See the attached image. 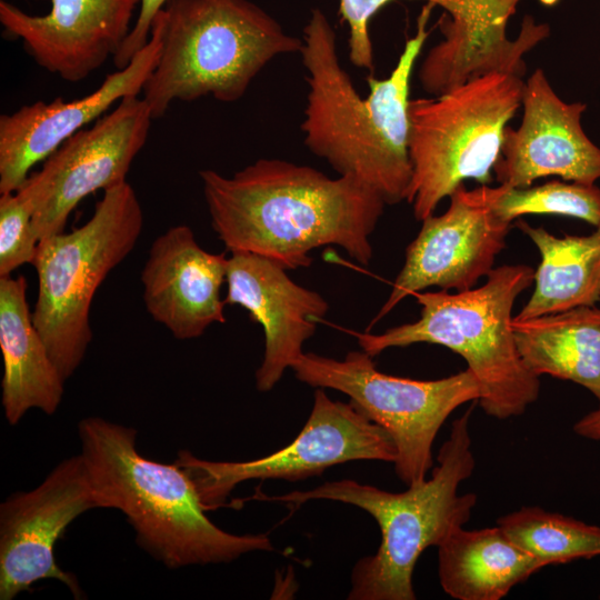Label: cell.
I'll use <instances>...</instances> for the list:
<instances>
[{
	"mask_svg": "<svg viewBox=\"0 0 600 600\" xmlns=\"http://www.w3.org/2000/svg\"><path fill=\"white\" fill-rule=\"evenodd\" d=\"M199 176L212 228L230 253H256L287 270L311 266L310 252L326 246L363 266L372 259L370 236L387 203L356 177L263 158L231 177L210 169Z\"/></svg>",
	"mask_w": 600,
	"mask_h": 600,
	"instance_id": "obj_1",
	"label": "cell"
},
{
	"mask_svg": "<svg viewBox=\"0 0 600 600\" xmlns=\"http://www.w3.org/2000/svg\"><path fill=\"white\" fill-rule=\"evenodd\" d=\"M432 7L431 2L423 7L417 33L407 40L391 73L367 79L366 98L340 63L336 32L327 16L313 9L303 29L300 53L309 87L301 123L304 144L340 176L369 184L387 204L407 200L412 179L410 80L429 34Z\"/></svg>",
	"mask_w": 600,
	"mask_h": 600,
	"instance_id": "obj_2",
	"label": "cell"
},
{
	"mask_svg": "<svg viewBox=\"0 0 600 600\" xmlns=\"http://www.w3.org/2000/svg\"><path fill=\"white\" fill-rule=\"evenodd\" d=\"M78 433L100 508L120 510L137 543L167 568L226 563L273 550L266 533L233 534L216 526L189 473L177 461L164 464L142 457L133 428L88 417Z\"/></svg>",
	"mask_w": 600,
	"mask_h": 600,
	"instance_id": "obj_3",
	"label": "cell"
},
{
	"mask_svg": "<svg viewBox=\"0 0 600 600\" xmlns=\"http://www.w3.org/2000/svg\"><path fill=\"white\" fill-rule=\"evenodd\" d=\"M472 408L452 422L441 446L430 479L390 492L356 480L327 481L302 491L261 494L266 501L300 506L311 500H331L356 506L378 523V550L356 562L349 600H414L412 574L421 553L438 547L453 530L463 527L477 504L474 493L458 488L474 469L469 421Z\"/></svg>",
	"mask_w": 600,
	"mask_h": 600,
	"instance_id": "obj_4",
	"label": "cell"
},
{
	"mask_svg": "<svg viewBox=\"0 0 600 600\" xmlns=\"http://www.w3.org/2000/svg\"><path fill=\"white\" fill-rule=\"evenodd\" d=\"M154 19L161 51L142 90L153 119L176 100L236 102L272 59L303 46L249 0H169Z\"/></svg>",
	"mask_w": 600,
	"mask_h": 600,
	"instance_id": "obj_5",
	"label": "cell"
},
{
	"mask_svg": "<svg viewBox=\"0 0 600 600\" xmlns=\"http://www.w3.org/2000/svg\"><path fill=\"white\" fill-rule=\"evenodd\" d=\"M534 270L527 264L493 268L486 282L462 292L420 291L413 296L420 318L373 334L353 332L372 358L394 347L443 346L461 356L476 376L482 410L504 420L521 416L540 392V378L523 363L511 329L518 296L531 287Z\"/></svg>",
	"mask_w": 600,
	"mask_h": 600,
	"instance_id": "obj_6",
	"label": "cell"
},
{
	"mask_svg": "<svg viewBox=\"0 0 600 600\" xmlns=\"http://www.w3.org/2000/svg\"><path fill=\"white\" fill-rule=\"evenodd\" d=\"M142 224L141 204L126 181L103 191L84 224L39 242L32 321L64 380L80 366L91 342L94 293L132 251Z\"/></svg>",
	"mask_w": 600,
	"mask_h": 600,
	"instance_id": "obj_7",
	"label": "cell"
},
{
	"mask_svg": "<svg viewBox=\"0 0 600 600\" xmlns=\"http://www.w3.org/2000/svg\"><path fill=\"white\" fill-rule=\"evenodd\" d=\"M522 78L487 73L434 98L409 101L412 179L407 200L414 218L433 214L467 179L492 181L507 123L522 103Z\"/></svg>",
	"mask_w": 600,
	"mask_h": 600,
	"instance_id": "obj_8",
	"label": "cell"
},
{
	"mask_svg": "<svg viewBox=\"0 0 600 600\" xmlns=\"http://www.w3.org/2000/svg\"><path fill=\"white\" fill-rule=\"evenodd\" d=\"M291 369L313 388L333 389L392 438L398 478L408 487L427 479L432 468V444L447 418L460 406L478 401L481 389L467 368L437 380H414L386 374L372 357L350 351L338 360L303 352Z\"/></svg>",
	"mask_w": 600,
	"mask_h": 600,
	"instance_id": "obj_9",
	"label": "cell"
},
{
	"mask_svg": "<svg viewBox=\"0 0 600 600\" xmlns=\"http://www.w3.org/2000/svg\"><path fill=\"white\" fill-rule=\"evenodd\" d=\"M390 434L369 420L350 401L332 400L316 388L308 420L286 447L249 461H208L188 451L177 462L189 473L207 510L226 504L231 491L248 480L299 481L328 468L352 461L394 462Z\"/></svg>",
	"mask_w": 600,
	"mask_h": 600,
	"instance_id": "obj_10",
	"label": "cell"
},
{
	"mask_svg": "<svg viewBox=\"0 0 600 600\" xmlns=\"http://www.w3.org/2000/svg\"><path fill=\"white\" fill-rule=\"evenodd\" d=\"M147 101L126 97L89 128L67 139L16 191L32 213L39 242L62 233L82 199L127 181L144 146L151 120Z\"/></svg>",
	"mask_w": 600,
	"mask_h": 600,
	"instance_id": "obj_11",
	"label": "cell"
},
{
	"mask_svg": "<svg viewBox=\"0 0 600 600\" xmlns=\"http://www.w3.org/2000/svg\"><path fill=\"white\" fill-rule=\"evenodd\" d=\"M449 198L444 213L422 220L391 293L367 331L409 296L429 287L467 291L494 268L511 223L493 211L488 186L468 190L462 183Z\"/></svg>",
	"mask_w": 600,
	"mask_h": 600,
	"instance_id": "obj_12",
	"label": "cell"
},
{
	"mask_svg": "<svg viewBox=\"0 0 600 600\" xmlns=\"http://www.w3.org/2000/svg\"><path fill=\"white\" fill-rule=\"evenodd\" d=\"M100 508L81 454L61 461L34 489L0 506V599L12 600L42 579L64 583L80 599L77 578L56 562L54 544L83 512Z\"/></svg>",
	"mask_w": 600,
	"mask_h": 600,
	"instance_id": "obj_13",
	"label": "cell"
},
{
	"mask_svg": "<svg viewBox=\"0 0 600 600\" xmlns=\"http://www.w3.org/2000/svg\"><path fill=\"white\" fill-rule=\"evenodd\" d=\"M444 10L438 26L443 39L426 54L418 72L424 91L439 96L487 73L522 78L523 56L550 34L548 23L527 14L518 37H507L509 18L521 0H426Z\"/></svg>",
	"mask_w": 600,
	"mask_h": 600,
	"instance_id": "obj_14",
	"label": "cell"
},
{
	"mask_svg": "<svg viewBox=\"0 0 600 600\" xmlns=\"http://www.w3.org/2000/svg\"><path fill=\"white\" fill-rule=\"evenodd\" d=\"M523 116L517 129L507 127L493 172L499 184L530 187L539 178L594 184L600 179V148L584 133L583 102H566L538 68L524 82Z\"/></svg>",
	"mask_w": 600,
	"mask_h": 600,
	"instance_id": "obj_15",
	"label": "cell"
},
{
	"mask_svg": "<svg viewBox=\"0 0 600 600\" xmlns=\"http://www.w3.org/2000/svg\"><path fill=\"white\" fill-rule=\"evenodd\" d=\"M161 30L154 19L150 39L131 61L106 77L89 94L64 101H36L0 117V194L17 191L33 166L44 161L67 139L97 121L126 97L139 96L157 67Z\"/></svg>",
	"mask_w": 600,
	"mask_h": 600,
	"instance_id": "obj_16",
	"label": "cell"
},
{
	"mask_svg": "<svg viewBox=\"0 0 600 600\" xmlns=\"http://www.w3.org/2000/svg\"><path fill=\"white\" fill-rule=\"evenodd\" d=\"M139 6L140 0H51V9L37 16L1 0L0 23L41 68L77 82L116 56Z\"/></svg>",
	"mask_w": 600,
	"mask_h": 600,
	"instance_id": "obj_17",
	"label": "cell"
},
{
	"mask_svg": "<svg viewBox=\"0 0 600 600\" xmlns=\"http://www.w3.org/2000/svg\"><path fill=\"white\" fill-rule=\"evenodd\" d=\"M286 271L256 253L232 252L228 257L224 302L244 308L263 330V358L256 371L260 392L272 390L291 369L329 310L320 293L299 286Z\"/></svg>",
	"mask_w": 600,
	"mask_h": 600,
	"instance_id": "obj_18",
	"label": "cell"
},
{
	"mask_svg": "<svg viewBox=\"0 0 600 600\" xmlns=\"http://www.w3.org/2000/svg\"><path fill=\"white\" fill-rule=\"evenodd\" d=\"M227 267L228 257L202 249L188 226L169 228L153 240L141 271L148 313L179 340L226 322L220 292Z\"/></svg>",
	"mask_w": 600,
	"mask_h": 600,
	"instance_id": "obj_19",
	"label": "cell"
},
{
	"mask_svg": "<svg viewBox=\"0 0 600 600\" xmlns=\"http://www.w3.org/2000/svg\"><path fill=\"white\" fill-rule=\"evenodd\" d=\"M0 348L1 402L7 421L14 426L33 408L53 414L66 380L32 321L23 276L0 277Z\"/></svg>",
	"mask_w": 600,
	"mask_h": 600,
	"instance_id": "obj_20",
	"label": "cell"
},
{
	"mask_svg": "<svg viewBox=\"0 0 600 600\" xmlns=\"http://www.w3.org/2000/svg\"><path fill=\"white\" fill-rule=\"evenodd\" d=\"M437 548L441 588L458 600H500L547 567L498 524L478 530L460 527Z\"/></svg>",
	"mask_w": 600,
	"mask_h": 600,
	"instance_id": "obj_21",
	"label": "cell"
},
{
	"mask_svg": "<svg viewBox=\"0 0 600 600\" xmlns=\"http://www.w3.org/2000/svg\"><path fill=\"white\" fill-rule=\"evenodd\" d=\"M511 329L529 371L580 384L600 403V308L580 306L524 320L512 318Z\"/></svg>",
	"mask_w": 600,
	"mask_h": 600,
	"instance_id": "obj_22",
	"label": "cell"
},
{
	"mask_svg": "<svg viewBox=\"0 0 600 600\" xmlns=\"http://www.w3.org/2000/svg\"><path fill=\"white\" fill-rule=\"evenodd\" d=\"M540 252L534 290L513 317L517 320L556 313L600 301V224L587 236L557 237L542 227L518 220Z\"/></svg>",
	"mask_w": 600,
	"mask_h": 600,
	"instance_id": "obj_23",
	"label": "cell"
},
{
	"mask_svg": "<svg viewBox=\"0 0 600 600\" xmlns=\"http://www.w3.org/2000/svg\"><path fill=\"white\" fill-rule=\"evenodd\" d=\"M497 524L546 566L600 556V527L540 507H521L498 518Z\"/></svg>",
	"mask_w": 600,
	"mask_h": 600,
	"instance_id": "obj_24",
	"label": "cell"
},
{
	"mask_svg": "<svg viewBox=\"0 0 600 600\" xmlns=\"http://www.w3.org/2000/svg\"><path fill=\"white\" fill-rule=\"evenodd\" d=\"M493 211L512 222L524 214H558L600 224V188L572 181L552 180L541 186L512 188L488 186Z\"/></svg>",
	"mask_w": 600,
	"mask_h": 600,
	"instance_id": "obj_25",
	"label": "cell"
},
{
	"mask_svg": "<svg viewBox=\"0 0 600 600\" xmlns=\"http://www.w3.org/2000/svg\"><path fill=\"white\" fill-rule=\"evenodd\" d=\"M39 240L32 213L14 192L0 194V277H8L23 264L36 261Z\"/></svg>",
	"mask_w": 600,
	"mask_h": 600,
	"instance_id": "obj_26",
	"label": "cell"
},
{
	"mask_svg": "<svg viewBox=\"0 0 600 600\" xmlns=\"http://www.w3.org/2000/svg\"><path fill=\"white\" fill-rule=\"evenodd\" d=\"M394 0H340L339 13L349 26V59L357 68L374 69L373 46L369 33L372 17Z\"/></svg>",
	"mask_w": 600,
	"mask_h": 600,
	"instance_id": "obj_27",
	"label": "cell"
},
{
	"mask_svg": "<svg viewBox=\"0 0 600 600\" xmlns=\"http://www.w3.org/2000/svg\"><path fill=\"white\" fill-rule=\"evenodd\" d=\"M169 0H140L138 18L133 23L127 39L113 57L118 69L124 68L149 41L151 28L156 16L163 9Z\"/></svg>",
	"mask_w": 600,
	"mask_h": 600,
	"instance_id": "obj_28",
	"label": "cell"
},
{
	"mask_svg": "<svg viewBox=\"0 0 600 600\" xmlns=\"http://www.w3.org/2000/svg\"><path fill=\"white\" fill-rule=\"evenodd\" d=\"M573 431L582 438L600 442V403L596 410L584 414L574 423Z\"/></svg>",
	"mask_w": 600,
	"mask_h": 600,
	"instance_id": "obj_29",
	"label": "cell"
},
{
	"mask_svg": "<svg viewBox=\"0 0 600 600\" xmlns=\"http://www.w3.org/2000/svg\"><path fill=\"white\" fill-rule=\"evenodd\" d=\"M600 598V597H599Z\"/></svg>",
	"mask_w": 600,
	"mask_h": 600,
	"instance_id": "obj_30",
	"label": "cell"
}]
</instances>
